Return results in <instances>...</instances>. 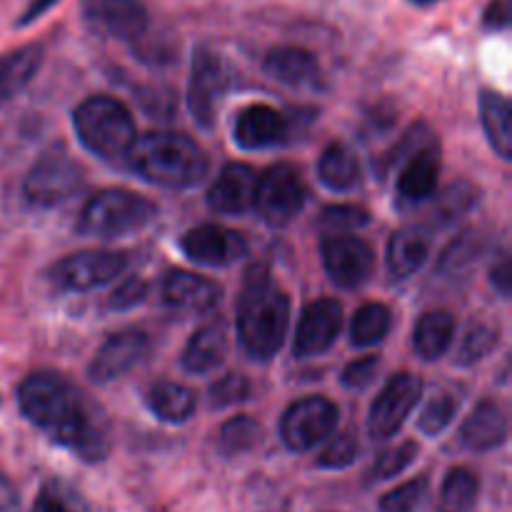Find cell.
<instances>
[{
    "instance_id": "cell-1",
    "label": "cell",
    "mask_w": 512,
    "mask_h": 512,
    "mask_svg": "<svg viewBox=\"0 0 512 512\" xmlns=\"http://www.w3.org/2000/svg\"><path fill=\"white\" fill-rule=\"evenodd\" d=\"M18 405L35 428L83 463L108 458L113 440L103 408L63 375L53 370L28 375L18 388Z\"/></svg>"
},
{
    "instance_id": "cell-2",
    "label": "cell",
    "mask_w": 512,
    "mask_h": 512,
    "mask_svg": "<svg viewBox=\"0 0 512 512\" xmlns=\"http://www.w3.org/2000/svg\"><path fill=\"white\" fill-rule=\"evenodd\" d=\"M235 328L248 358L263 363L283 348L290 330V298L265 270H250L238 300Z\"/></svg>"
},
{
    "instance_id": "cell-3",
    "label": "cell",
    "mask_w": 512,
    "mask_h": 512,
    "mask_svg": "<svg viewBox=\"0 0 512 512\" xmlns=\"http://www.w3.org/2000/svg\"><path fill=\"white\" fill-rule=\"evenodd\" d=\"M130 170L160 188H193L208 175V153L183 133L155 130L135 138L128 153Z\"/></svg>"
},
{
    "instance_id": "cell-4",
    "label": "cell",
    "mask_w": 512,
    "mask_h": 512,
    "mask_svg": "<svg viewBox=\"0 0 512 512\" xmlns=\"http://www.w3.org/2000/svg\"><path fill=\"white\" fill-rule=\"evenodd\" d=\"M78 140L103 160L128 158L135 145V120L128 105L110 95H93L73 113Z\"/></svg>"
},
{
    "instance_id": "cell-5",
    "label": "cell",
    "mask_w": 512,
    "mask_h": 512,
    "mask_svg": "<svg viewBox=\"0 0 512 512\" xmlns=\"http://www.w3.org/2000/svg\"><path fill=\"white\" fill-rule=\"evenodd\" d=\"M155 213L158 208L133 190H100L80 210L78 230L93 238H120L143 230L155 218Z\"/></svg>"
},
{
    "instance_id": "cell-6",
    "label": "cell",
    "mask_w": 512,
    "mask_h": 512,
    "mask_svg": "<svg viewBox=\"0 0 512 512\" xmlns=\"http://www.w3.org/2000/svg\"><path fill=\"white\" fill-rule=\"evenodd\" d=\"M305 200L308 188L300 170L290 163H278L258 178L253 208L268 225L285 228L303 213Z\"/></svg>"
},
{
    "instance_id": "cell-7",
    "label": "cell",
    "mask_w": 512,
    "mask_h": 512,
    "mask_svg": "<svg viewBox=\"0 0 512 512\" xmlns=\"http://www.w3.org/2000/svg\"><path fill=\"white\" fill-rule=\"evenodd\" d=\"M83 185V165L63 150H50L30 168L23 190L28 203H33L35 208H53L80 193Z\"/></svg>"
},
{
    "instance_id": "cell-8",
    "label": "cell",
    "mask_w": 512,
    "mask_h": 512,
    "mask_svg": "<svg viewBox=\"0 0 512 512\" xmlns=\"http://www.w3.org/2000/svg\"><path fill=\"white\" fill-rule=\"evenodd\" d=\"M128 268V255L118 250H80L58 260L50 268V283L68 293H85V290L103 288L113 283Z\"/></svg>"
},
{
    "instance_id": "cell-9",
    "label": "cell",
    "mask_w": 512,
    "mask_h": 512,
    "mask_svg": "<svg viewBox=\"0 0 512 512\" xmlns=\"http://www.w3.org/2000/svg\"><path fill=\"white\" fill-rule=\"evenodd\" d=\"M338 425V408L323 395L300 398L280 420V438L293 453H305L328 440Z\"/></svg>"
},
{
    "instance_id": "cell-10",
    "label": "cell",
    "mask_w": 512,
    "mask_h": 512,
    "mask_svg": "<svg viewBox=\"0 0 512 512\" xmlns=\"http://www.w3.org/2000/svg\"><path fill=\"white\" fill-rule=\"evenodd\" d=\"M230 85V70L215 50L198 48L193 55L188 83V108L203 130L215 125L218 103Z\"/></svg>"
},
{
    "instance_id": "cell-11",
    "label": "cell",
    "mask_w": 512,
    "mask_h": 512,
    "mask_svg": "<svg viewBox=\"0 0 512 512\" xmlns=\"http://www.w3.org/2000/svg\"><path fill=\"white\" fill-rule=\"evenodd\" d=\"M423 398V380L413 373H398L388 380L380 395L375 398L368 415L370 438L385 440L398 435L405 420L410 418L418 400Z\"/></svg>"
},
{
    "instance_id": "cell-12",
    "label": "cell",
    "mask_w": 512,
    "mask_h": 512,
    "mask_svg": "<svg viewBox=\"0 0 512 512\" xmlns=\"http://www.w3.org/2000/svg\"><path fill=\"white\" fill-rule=\"evenodd\" d=\"M323 268L338 288L355 290L370 280L375 270V253L365 240L348 235H328L320 245Z\"/></svg>"
},
{
    "instance_id": "cell-13",
    "label": "cell",
    "mask_w": 512,
    "mask_h": 512,
    "mask_svg": "<svg viewBox=\"0 0 512 512\" xmlns=\"http://www.w3.org/2000/svg\"><path fill=\"white\" fill-rule=\"evenodd\" d=\"M150 353V338L143 330H120L113 333L103 345L98 348L95 358L90 360L88 375L93 383H113V380L123 378L133 368H138Z\"/></svg>"
},
{
    "instance_id": "cell-14",
    "label": "cell",
    "mask_w": 512,
    "mask_h": 512,
    "mask_svg": "<svg viewBox=\"0 0 512 512\" xmlns=\"http://www.w3.org/2000/svg\"><path fill=\"white\" fill-rule=\"evenodd\" d=\"M343 328V305L333 298H320L305 305L293 340L295 358H315L333 348Z\"/></svg>"
},
{
    "instance_id": "cell-15",
    "label": "cell",
    "mask_w": 512,
    "mask_h": 512,
    "mask_svg": "<svg viewBox=\"0 0 512 512\" xmlns=\"http://www.w3.org/2000/svg\"><path fill=\"white\" fill-rule=\"evenodd\" d=\"M180 248H183L185 258L200 265H210V268H225L248 255V243L238 230L213 223L188 230L180 240Z\"/></svg>"
},
{
    "instance_id": "cell-16",
    "label": "cell",
    "mask_w": 512,
    "mask_h": 512,
    "mask_svg": "<svg viewBox=\"0 0 512 512\" xmlns=\"http://www.w3.org/2000/svg\"><path fill=\"white\" fill-rule=\"evenodd\" d=\"M83 15L98 33L135 43L148 30V10L140 0H83Z\"/></svg>"
},
{
    "instance_id": "cell-17",
    "label": "cell",
    "mask_w": 512,
    "mask_h": 512,
    "mask_svg": "<svg viewBox=\"0 0 512 512\" xmlns=\"http://www.w3.org/2000/svg\"><path fill=\"white\" fill-rule=\"evenodd\" d=\"M293 128L295 120L290 123L288 115L275 110L273 105L255 103L238 115L233 138L243 150H265L283 145L293 135Z\"/></svg>"
},
{
    "instance_id": "cell-18",
    "label": "cell",
    "mask_w": 512,
    "mask_h": 512,
    "mask_svg": "<svg viewBox=\"0 0 512 512\" xmlns=\"http://www.w3.org/2000/svg\"><path fill=\"white\" fill-rule=\"evenodd\" d=\"M258 173L245 163H230L220 170L218 180L208 190L210 210L220 215H243L253 210Z\"/></svg>"
},
{
    "instance_id": "cell-19",
    "label": "cell",
    "mask_w": 512,
    "mask_h": 512,
    "mask_svg": "<svg viewBox=\"0 0 512 512\" xmlns=\"http://www.w3.org/2000/svg\"><path fill=\"white\" fill-rule=\"evenodd\" d=\"M220 298H223V288L218 283L190 270H173L163 283L165 305L180 313H210L218 308Z\"/></svg>"
},
{
    "instance_id": "cell-20",
    "label": "cell",
    "mask_w": 512,
    "mask_h": 512,
    "mask_svg": "<svg viewBox=\"0 0 512 512\" xmlns=\"http://www.w3.org/2000/svg\"><path fill=\"white\" fill-rule=\"evenodd\" d=\"M265 73L278 83L298 90H320L325 85L323 70H320L318 58L303 48L293 45H280L265 55L263 63Z\"/></svg>"
},
{
    "instance_id": "cell-21",
    "label": "cell",
    "mask_w": 512,
    "mask_h": 512,
    "mask_svg": "<svg viewBox=\"0 0 512 512\" xmlns=\"http://www.w3.org/2000/svg\"><path fill=\"white\" fill-rule=\"evenodd\" d=\"M440 178V150L438 140L415 150L408 160L400 163L398 198L400 203H425L435 195Z\"/></svg>"
},
{
    "instance_id": "cell-22",
    "label": "cell",
    "mask_w": 512,
    "mask_h": 512,
    "mask_svg": "<svg viewBox=\"0 0 512 512\" xmlns=\"http://www.w3.org/2000/svg\"><path fill=\"white\" fill-rule=\"evenodd\" d=\"M508 440V415L495 400H480L460 428V443L475 453H488Z\"/></svg>"
},
{
    "instance_id": "cell-23",
    "label": "cell",
    "mask_w": 512,
    "mask_h": 512,
    "mask_svg": "<svg viewBox=\"0 0 512 512\" xmlns=\"http://www.w3.org/2000/svg\"><path fill=\"white\" fill-rule=\"evenodd\" d=\"M230 350L228 328L223 323H210L190 335L183 353V368L193 375H208L225 363Z\"/></svg>"
},
{
    "instance_id": "cell-24",
    "label": "cell",
    "mask_w": 512,
    "mask_h": 512,
    "mask_svg": "<svg viewBox=\"0 0 512 512\" xmlns=\"http://www.w3.org/2000/svg\"><path fill=\"white\" fill-rule=\"evenodd\" d=\"M430 255L428 230L418 225H408L393 233L388 243V273L395 280H405L418 273Z\"/></svg>"
},
{
    "instance_id": "cell-25",
    "label": "cell",
    "mask_w": 512,
    "mask_h": 512,
    "mask_svg": "<svg viewBox=\"0 0 512 512\" xmlns=\"http://www.w3.org/2000/svg\"><path fill=\"white\" fill-rule=\"evenodd\" d=\"M480 123L488 143L503 160L512 158V110L505 95L495 90L480 93Z\"/></svg>"
},
{
    "instance_id": "cell-26",
    "label": "cell",
    "mask_w": 512,
    "mask_h": 512,
    "mask_svg": "<svg viewBox=\"0 0 512 512\" xmlns=\"http://www.w3.org/2000/svg\"><path fill=\"white\" fill-rule=\"evenodd\" d=\"M145 405H148V410L158 420L178 425L185 423V420L195 413V408H198V395H195V390H190L188 385L165 380V383H155L153 388L148 390Z\"/></svg>"
},
{
    "instance_id": "cell-27",
    "label": "cell",
    "mask_w": 512,
    "mask_h": 512,
    "mask_svg": "<svg viewBox=\"0 0 512 512\" xmlns=\"http://www.w3.org/2000/svg\"><path fill=\"white\" fill-rule=\"evenodd\" d=\"M455 340V318L448 310H430L413 330V348L418 358L440 360Z\"/></svg>"
},
{
    "instance_id": "cell-28",
    "label": "cell",
    "mask_w": 512,
    "mask_h": 512,
    "mask_svg": "<svg viewBox=\"0 0 512 512\" xmlns=\"http://www.w3.org/2000/svg\"><path fill=\"white\" fill-rule=\"evenodd\" d=\"M43 65V48L40 45H23L13 53L0 58V105L13 100Z\"/></svg>"
},
{
    "instance_id": "cell-29",
    "label": "cell",
    "mask_w": 512,
    "mask_h": 512,
    "mask_svg": "<svg viewBox=\"0 0 512 512\" xmlns=\"http://www.w3.org/2000/svg\"><path fill=\"white\" fill-rule=\"evenodd\" d=\"M318 178L335 193H348L360 183V163L345 143H330L318 160Z\"/></svg>"
},
{
    "instance_id": "cell-30",
    "label": "cell",
    "mask_w": 512,
    "mask_h": 512,
    "mask_svg": "<svg viewBox=\"0 0 512 512\" xmlns=\"http://www.w3.org/2000/svg\"><path fill=\"white\" fill-rule=\"evenodd\" d=\"M480 198V190L468 180L448 185L440 195H433V208L428 213V228H448L455 220L468 215Z\"/></svg>"
},
{
    "instance_id": "cell-31",
    "label": "cell",
    "mask_w": 512,
    "mask_h": 512,
    "mask_svg": "<svg viewBox=\"0 0 512 512\" xmlns=\"http://www.w3.org/2000/svg\"><path fill=\"white\" fill-rule=\"evenodd\" d=\"M480 480L473 470L453 468L443 480L438 512H470L478 503Z\"/></svg>"
},
{
    "instance_id": "cell-32",
    "label": "cell",
    "mask_w": 512,
    "mask_h": 512,
    "mask_svg": "<svg viewBox=\"0 0 512 512\" xmlns=\"http://www.w3.org/2000/svg\"><path fill=\"white\" fill-rule=\"evenodd\" d=\"M390 325H393V315H390L388 305H363L355 310L353 323H350V343L355 348H373V345L383 343L385 335L390 333Z\"/></svg>"
},
{
    "instance_id": "cell-33",
    "label": "cell",
    "mask_w": 512,
    "mask_h": 512,
    "mask_svg": "<svg viewBox=\"0 0 512 512\" xmlns=\"http://www.w3.org/2000/svg\"><path fill=\"white\" fill-rule=\"evenodd\" d=\"M485 250H488V240L480 233H465L460 235L455 243L448 245V250L440 258L438 270L443 275H450V278H460V275H468L475 265L483 260Z\"/></svg>"
},
{
    "instance_id": "cell-34",
    "label": "cell",
    "mask_w": 512,
    "mask_h": 512,
    "mask_svg": "<svg viewBox=\"0 0 512 512\" xmlns=\"http://www.w3.org/2000/svg\"><path fill=\"white\" fill-rule=\"evenodd\" d=\"M500 340V328L490 320H475L468 325L463 340H460V348L455 353V363L468 368V365L480 363V360L488 358L495 348H498Z\"/></svg>"
},
{
    "instance_id": "cell-35",
    "label": "cell",
    "mask_w": 512,
    "mask_h": 512,
    "mask_svg": "<svg viewBox=\"0 0 512 512\" xmlns=\"http://www.w3.org/2000/svg\"><path fill=\"white\" fill-rule=\"evenodd\" d=\"M260 440H263V425L250 415H238L220 428L218 448L228 458H238V455L258 448Z\"/></svg>"
},
{
    "instance_id": "cell-36",
    "label": "cell",
    "mask_w": 512,
    "mask_h": 512,
    "mask_svg": "<svg viewBox=\"0 0 512 512\" xmlns=\"http://www.w3.org/2000/svg\"><path fill=\"white\" fill-rule=\"evenodd\" d=\"M33 512H90L83 495L70 488L63 480H48L40 488L38 498L33 503Z\"/></svg>"
},
{
    "instance_id": "cell-37",
    "label": "cell",
    "mask_w": 512,
    "mask_h": 512,
    "mask_svg": "<svg viewBox=\"0 0 512 512\" xmlns=\"http://www.w3.org/2000/svg\"><path fill=\"white\" fill-rule=\"evenodd\" d=\"M428 488V475H418V478L408 480V483L385 493L380 498V512H418L420 505L428 498Z\"/></svg>"
},
{
    "instance_id": "cell-38",
    "label": "cell",
    "mask_w": 512,
    "mask_h": 512,
    "mask_svg": "<svg viewBox=\"0 0 512 512\" xmlns=\"http://www.w3.org/2000/svg\"><path fill=\"white\" fill-rule=\"evenodd\" d=\"M458 408L460 400L455 398L453 393H438L435 398H430L428 403H425L423 413H420L418 418V428L423 430L425 435H430V438H435V435H440L450 423H453V418L458 415Z\"/></svg>"
},
{
    "instance_id": "cell-39",
    "label": "cell",
    "mask_w": 512,
    "mask_h": 512,
    "mask_svg": "<svg viewBox=\"0 0 512 512\" xmlns=\"http://www.w3.org/2000/svg\"><path fill=\"white\" fill-rule=\"evenodd\" d=\"M418 450H420L418 443H413V440H403V443L393 445V448H388L385 453H380V458L375 460L373 470H370V473H373V480L383 483V480L398 478L400 473H405V470L415 463Z\"/></svg>"
},
{
    "instance_id": "cell-40",
    "label": "cell",
    "mask_w": 512,
    "mask_h": 512,
    "mask_svg": "<svg viewBox=\"0 0 512 512\" xmlns=\"http://www.w3.org/2000/svg\"><path fill=\"white\" fill-rule=\"evenodd\" d=\"M358 435L353 430H343V433L335 435L328 445L323 448V453L318 455V468L323 470H343L348 465L355 463L358 458Z\"/></svg>"
},
{
    "instance_id": "cell-41",
    "label": "cell",
    "mask_w": 512,
    "mask_h": 512,
    "mask_svg": "<svg viewBox=\"0 0 512 512\" xmlns=\"http://www.w3.org/2000/svg\"><path fill=\"white\" fill-rule=\"evenodd\" d=\"M253 393V385L245 375H225L218 383L210 385L208 390V403L213 410H225L230 405L245 403Z\"/></svg>"
},
{
    "instance_id": "cell-42",
    "label": "cell",
    "mask_w": 512,
    "mask_h": 512,
    "mask_svg": "<svg viewBox=\"0 0 512 512\" xmlns=\"http://www.w3.org/2000/svg\"><path fill=\"white\" fill-rule=\"evenodd\" d=\"M370 223V213L355 205H333L320 213V225L333 235H348L353 230L365 228Z\"/></svg>"
},
{
    "instance_id": "cell-43",
    "label": "cell",
    "mask_w": 512,
    "mask_h": 512,
    "mask_svg": "<svg viewBox=\"0 0 512 512\" xmlns=\"http://www.w3.org/2000/svg\"><path fill=\"white\" fill-rule=\"evenodd\" d=\"M428 143H435L433 130H430L425 123L413 125V128L403 135V140H400V143L388 153V158H385V163H383V173H388L390 168H400V163H403V160H408L415 150H420L423 145H428Z\"/></svg>"
},
{
    "instance_id": "cell-44",
    "label": "cell",
    "mask_w": 512,
    "mask_h": 512,
    "mask_svg": "<svg viewBox=\"0 0 512 512\" xmlns=\"http://www.w3.org/2000/svg\"><path fill=\"white\" fill-rule=\"evenodd\" d=\"M145 298H148V283L143 278H128L113 290V295L108 300V308L123 313V310L138 308Z\"/></svg>"
},
{
    "instance_id": "cell-45",
    "label": "cell",
    "mask_w": 512,
    "mask_h": 512,
    "mask_svg": "<svg viewBox=\"0 0 512 512\" xmlns=\"http://www.w3.org/2000/svg\"><path fill=\"white\" fill-rule=\"evenodd\" d=\"M380 370L378 355H363V358L353 360L348 368L343 370V385L348 390H363L373 383V378Z\"/></svg>"
},
{
    "instance_id": "cell-46",
    "label": "cell",
    "mask_w": 512,
    "mask_h": 512,
    "mask_svg": "<svg viewBox=\"0 0 512 512\" xmlns=\"http://www.w3.org/2000/svg\"><path fill=\"white\" fill-rule=\"evenodd\" d=\"M490 283H493L495 288H498V293L505 295V298L512 293V270L508 258H503L493 270H490Z\"/></svg>"
},
{
    "instance_id": "cell-47",
    "label": "cell",
    "mask_w": 512,
    "mask_h": 512,
    "mask_svg": "<svg viewBox=\"0 0 512 512\" xmlns=\"http://www.w3.org/2000/svg\"><path fill=\"white\" fill-rule=\"evenodd\" d=\"M485 25L490 30H503L508 25V5H505V0H493L490 3L488 13H485Z\"/></svg>"
},
{
    "instance_id": "cell-48",
    "label": "cell",
    "mask_w": 512,
    "mask_h": 512,
    "mask_svg": "<svg viewBox=\"0 0 512 512\" xmlns=\"http://www.w3.org/2000/svg\"><path fill=\"white\" fill-rule=\"evenodd\" d=\"M0 512H18V493L3 473H0Z\"/></svg>"
},
{
    "instance_id": "cell-49",
    "label": "cell",
    "mask_w": 512,
    "mask_h": 512,
    "mask_svg": "<svg viewBox=\"0 0 512 512\" xmlns=\"http://www.w3.org/2000/svg\"><path fill=\"white\" fill-rule=\"evenodd\" d=\"M55 3H58V0H33V3L28 5V10H25V13H23V18L18 20V25H28V23H33V20H38L40 15L48 13V10L53 8Z\"/></svg>"
},
{
    "instance_id": "cell-50",
    "label": "cell",
    "mask_w": 512,
    "mask_h": 512,
    "mask_svg": "<svg viewBox=\"0 0 512 512\" xmlns=\"http://www.w3.org/2000/svg\"><path fill=\"white\" fill-rule=\"evenodd\" d=\"M410 3H415V5H420V8H425V5H433V3H438V0H410Z\"/></svg>"
}]
</instances>
